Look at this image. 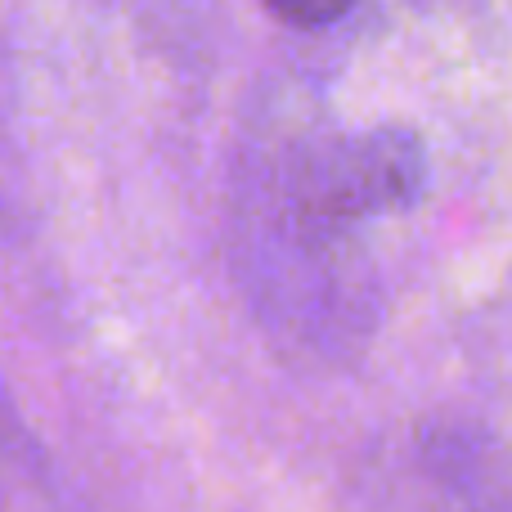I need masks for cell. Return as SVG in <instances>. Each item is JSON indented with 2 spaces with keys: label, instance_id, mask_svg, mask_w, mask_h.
Segmentation results:
<instances>
[{
  "label": "cell",
  "instance_id": "obj_2",
  "mask_svg": "<svg viewBox=\"0 0 512 512\" xmlns=\"http://www.w3.org/2000/svg\"><path fill=\"white\" fill-rule=\"evenodd\" d=\"M265 14L279 18L292 32H324V27L342 23L355 9V0H261Z\"/></svg>",
  "mask_w": 512,
  "mask_h": 512
},
{
  "label": "cell",
  "instance_id": "obj_1",
  "mask_svg": "<svg viewBox=\"0 0 512 512\" xmlns=\"http://www.w3.org/2000/svg\"><path fill=\"white\" fill-rule=\"evenodd\" d=\"M427 171L423 135L382 122L324 144L306 167L301 198L319 221H373L409 212L427 189Z\"/></svg>",
  "mask_w": 512,
  "mask_h": 512
}]
</instances>
